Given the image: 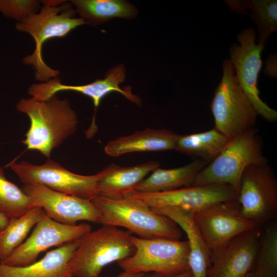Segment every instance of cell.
Returning a JSON list of instances; mask_svg holds the SVG:
<instances>
[{
  "mask_svg": "<svg viewBox=\"0 0 277 277\" xmlns=\"http://www.w3.org/2000/svg\"><path fill=\"white\" fill-rule=\"evenodd\" d=\"M179 135L168 129L147 128L110 141L104 151L109 156L118 157L132 152L175 150Z\"/></svg>",
  "mask_w": 277,
  "mask_h": 277,
  "instance_id": "obj_20",
  "label": "cell"
},
{
  "mask_svg": "<svg viewBox=\"0 0 277 277\" xmlns=\"http://www.w3.org/2000/svg\"><path fill=\"white\" fill-rule=\"evenodd\" d=\"M87 223L69 225L44 216L35 225L29 237L1 263L23 267L36 261L39 254L48 249L82 239L91 231Z\"/></svg>",
  "mask_w": 277,
  "mask_h": 277,
  "instance_id": "obj_11",
  "label": "cell"
},
{
  "mask_svg": "<svg viewBox=\"0 0 277 277\" xmlns=\"http://www.w3.org/2000/svg\"><path fill=\"white\" fill-rule=\"evenodd\" d=\"M236 201L242 215L259 227L276 217L277 180L268 163L245 169Z\"/></svg>",
  "mask_w": 277,
  "mask_h": 277,
  "instance_id": "obj_8",
  "label": "cell"
},
{
  "mask_svg": "<svg viewBox=\"0 0 277 277\" xmlns=\"http://www.w3.org/2000/svg\"><path fill=\"white\" fill-rule=\"evenodd\" d=\"M91 201L101 212L102 225L123 227L144 239L180 240L182 236L181 229L174 221L133 196L122 199L97 196Z\"/></svg>",
  "mask_w": 277,
  "mask_h": 277,
  "instance_id": "obj_3",
  "label": "cell"
},
{
  "mask_svg": "<svg viewBox=\"0 0 277 277\" xmlns=\"http://www.w3.org/2000/svg\"><path fill=\"white\" fill-rule=\"evenodd\" d=\"M39 6V1L36 0H0V12L21 22L37 13Z\"/></svg>",
  "mask_w": 277,
  "mask_h": 277,
  "instance_id": "obj_28",
  "label": "cell"
},
{
  "mask_svg": "<svg viewBox=\"0 0 277 277\" xmlns=\"http://www.w3.org/2000/svg\"><path fill=\"white\" fill-rule=\"evenodd\" d=\"M205 165V162L197 160L175 168L158 167L143 180L135 192L156 193L192 186L196 175Z\"/></svg>",
  "mask_w": 277,
  "mask_h": 277,
  "instance_id": "obj_21",
  "label": "cell"
},
{
  "mask_svg": "<svg viewBox=\"0 0 277 277\" xmlns=\"http://www.w3.org/2000/svg\"><path fill=\"white\" fill-rule=\"evenodd\" d=\"M22 190L32 207L42 208L46 215L61 224L74 225L80 221L101 224V214L91 201L51 190L43 185L24 184Z\"/></svg>",
  "mask_w": 277,
  "mask_h": 277,
  "instance_id": "obj_13",
  "label": "cell"
},
{
  "mask_svg": "<svg viewBox=\"0 0 277 277\" xmlns=\"http://www.w3.org/2000/svg\"><path fill=\"white\" fill-rule=\"evenodd\" d=\"M215 127L232 139L254 127L258 113L235 76L229 59L223 64V76L210 105Z\"/></svg>",
  "mask_w": 277,
  "mask_h": 277,
  "instance_id": "obj_6",
  "label": "cell"
},
{
  "mask_svg": "<svg viewBox=\"0 0 277 277\" xmlns=\"http://www.w3.org/2000/svg\"><path fill=\"white\" fill-rule=\"evenodd\" d=\"M230 139L215 128L206 131L179 135L175 150L210 163L223 151Z\"/></svg>",
  "mask_w": 277,
  "mask_h": 277,
  "instance_id": "obj_22",
  "label": "cell"
},
{
  "mask_svg": "<svg viewBox=\"0 0 277 277\" xmlns=\"http://www.w3.org/2000/svg\"><path fill=\"white\" fill-rule=\"evenodd\" d=\"M252 270L264 277H277V224L269 222L261 234L255 262Z\"/></svg>",
  "mask_w": 277,
  "mask_h": 277,
  "instance_id": "obj_27",
  "label": "cell"
},
{
  "mask_svg": "<svg viewBox=\"0 0 277 277\" xmlns=\"http://www.w3.org/2000/svg\"><path fill=\"white\" fill-rule=\"evenodd\" d=\"M193 219L210 251L259 227L242 215L236 200L213 204L194 213Z\"/></svg>",
  "mask_w": 277,
  "mask_h": 277,
  "instance_id": "obj_12",
  "label": "cell"
},
{
  "mask_svg": "<svg viewBox=\"0 0 277 277\" xmlns=\"http://www.w3.org/2000/svg\"><path fill=\"white\" fill-rule=\"evenodd\" d=\"M129 231L102 225L81 239L69 263L72 277H98L107 265L133 254L135 247Z\"/></svg>",
  "mask_w": 277,
  "mask_h": 277,
  "instance_id": "obj_4",
  "label": "cell"
},
{
  "mask_svg": "<svg viewBox=\"0 0 277 277\" xmlns=\"http://www.w3.org/2000/svg\"><path fill=\"white\" fill-rule=\"evenodd\" d=\"M250 9V15L257 25L259 37L256 43L265 46L270 35L277 30V1L276 0L237 1V12L247 13L246 9Z\"/></svg>",
  "mask_w": 277,
  "mask_h": 277,
  "instance_id": "obj_25",
  "label": "cell"
},
{
  "mask_svg": "<svg viewBox=\"0 0 277 277\" xmlns=\"http://www.w3.org/2000/svg\"><path fill=\"white\" fill-rule=\"evenodd\" d=\"M9 221V220L0 212V232L6 227Z\"/></svg>",
  "mask_w": 277,
  "mask_h": 277,
  "instance_id": "obj_31",
  "label": "cell"
},
{
  "mask_svg": "<svg viewBox=\"0 0 277 277\" xmlns=\"http://www.w3.org/2000/svg\"><path fill=\"white\" fill-rule=\"evenodd\" d=\"M244 277H264L260 274L255 271L253 270H251L248 273H247Z\"/></svg>",
  "mask_w": 277,
  "mask_h": 277,
  "instance_id": "obj_32",
  "label": "cell"
},
{
  "mask_svg": "<svg viewBox=\"0 0 277 277\" xmlns=\"http://www.w3.org/2000/svg\"><path fill=\"white\" fill-rule=\"evenodd\" d=\"M32 207L29 196L7 179L0 167V212L10 220L22 216Z\"/></svg>",
  "mask_w": 277,
  "mask_h": 277,
  "instance_id": "obj_26",
  "label": "cell"
},
{
  "mask_svg": "<svg viewBox=\"0 0 277 277\" xmlns=\"http://www.w3.org/2000/svg\"><path fill=\"white\" fill-rule=\"evenodd\" d=\"M260 227L243 232L210 251L207 277H244L254 265Z\"/></svg>",
  "mask_w": 277,
  "mask_h": 277,
  "instance_id": "obj_14",
  "label": "cell"
},
{
  "mask_svg": "<svg viewBox=\"0 0 277 277\" xmlns=\"http://www.w3.org/2000/svg\"><path fill=\"white\" fill-rule=\"evenodd\" d=\"M44 6L38 13L16 24L17 31L30 34L35 43L33 53L23 60L24 64L32 65L35 77L45 82L57 77L60 73L46 64L42 56V47L48 40L63 37L80 26L87 24L85 19L74 17L76 13L71 4L65 1H43Z\"/></svg>",
  "mask_w": 277,
  "mask_h": 277,
  "instance_id": "obj_2",
  "label": "cell"
},
{
  "mask_svg": "<svg viewBox=\"0 0 277 277\" xmlns=\"http://www.w3.org/2000/svg\"><path fill=\"white\" fill-rule=\"evenodd\" d=\"M134 252L118 262L123 271L173 276L189 270L187 241L132 236Z\"/></svg>",
  "mask_w": 277,
  "mask_h": 277,
  "instance_id": "obj_7",
  "label": "cell"
},
{
  "mask_svg": "<svg viewBox=\"0 0 277 277\" xmlns=\"http://www.w3.org/2000/svg\"><path fill=\"white\" fill-rule=\"evenodd\" d=\"M144 277H193L192 274L190 270H187L181 274L173 276H164L160 274L152 272L151 274H145Z\"/></svg>",
  "mask_w": 277,
  "mask_h": 277,
  "instance_id": "obj_29",
  "label": "cell"
},
{
  "mask_svg": "<svg viewBox=\"0 0 277 277\" xmlns=\"http://www.w3.org/2000/svg\"><path fill=\"white\" fill-rule=\"evenodd\" d=\"M81 239L61 245L26 266L14 267L0 263V277H72L69 263Z\"/></svg>",
  "mask_w": 277,
  "mask_h": 277,
  "instance_id": "obj_18",
  "label": "cell"
},
{
  "mask_svg": "<svg viewBox=\"0 0 277 277\" xmlns=\"http://www.w3.org/2000/svg\"><path fill=\"white\" fill-rule=\"evenodd\" d=\"M9 166L24 184H39L57 192L90 201L98 195L99 173L90 175L75 174L49 159L41 165L22 161L12 163Z\"/></svg>",
  "mask_w": 277,
  "mask_h": 277,
  "instance_id": "obj_10",
  "label": "cell"
},
{
  "mask_svg": "<svg viewBox=\"0 0 277 277\" xmlns=\"http://www.w3.org/2000/svg\"><path fill=\"white\" fill-rule=\"evenodd\" d=\"M159 166L157 161L128 167L111 164L98 172L97 196L111 199L126 197L135 191L148 173Z\"/></svg>",
  "mask_w": 277,
  "mask_h": 277,
  "instance_id": "obj_17",
  "label": "cell"
},
{
  "mask_svg": "<svg viewBox=\"0 0 277 277\" xmlns=\"http://www.w3.org/2000/svg\"><path fill=\"white\" fill-rule=\"evenodd\" d=\"M126 77V71L123 65L121 64L111 69L103 80H96L91 83L82 85L63 84L61 80L53 78L47 82L32 85L28 89V93L32 97L38 101H46L61 91H71L76 92L88 97L93 101L95 111L92 122L87 132L94 134L97 131L95 123V110L101 100L108 94L117 92L123 94L126 98L138 105H141L140 98L133 94L129 89H122L120 85Z\"/></svg>",
  "mask_w": 277,
  "mask_h": 277,
  "instance_id": "obj_15",
  "label": "cell"
},
{
  "mask_svg": "<svg viewBox=\"0 0 277 277\" xmlns=\"http://www.w3.org/2000/svg\"><path fill=\"white\" fill-rule=\"evenodd\" d=\"M16 109L27 114L30 121L22 143L27 150L37 151L48 159L53 149L77 130V117L70 102L56 95L44 101L22 98Z\"/></svg>",
  "mask_w": 277,
  "mask_h": 277,
  "instance_id": "obj_1",
  "label": "cell"
},
{
  "mask_svg": "<svg viewBox=\"0 0 277 277\" xmlns=\"http://www.w3.org/2000/svg\"><path fill=\"white\" fill-rule=\"evenodd\" d=\"M45 215L42 208L33 207L22 216L9 220L6 227L0 232V263L24 242L32 228Z\"/></svg>",
  "mask_w": 277,
  "mask_h": 277,
  "instance_id": "obj_24",
  "label": "cell"
},
{
  "mask_svg": "<svg viewBox=\"0 0 277 277\" xmlns=\"http://www.w3.org/2000/svg\"><path fill=\"white\" fill-rule=\"evenodd\" d=\"M151 209L153 212L172 220L184 231L187 237L189 248V270L193 277H207L210 251L196 226L194 213L170 206Z\"/></svg>",
  "mask_w": 277,
  "mask_h": 277,
  "instance_id": "obj_19",
  "label": "cell"
},
{
  "mask_svg": "<svg viewBox=\"0 0 277 277\" xmlns=\"http://www.w3.org/2000/svg\"><path fill=\"white\" fill-rule=\"evenodd\" d=\"M262 142L255 127L230 139L220 154L197 174L192 186L226 184L238 192L245 169L266 163Z\"/></svg>",
  "mask_w": 277,
  "mask_h": 277,
  "instance_id": "obj_5",
  "label": "cell"
},
{
  "mask_svg": "<svg viewBox=\"0 0 277 277\" xmlns=\"http://www.w3.org/2000/svg\"><path fill=\"white\" fill-rule=\"evenodd\" d=\"M256 32L252 28L242 30L238 35L240 45L230 47V61L236 78L258 115L270 122L277 120V112L260 97L258 79L262 65L261 52L264 45L256 43Z\"/></svg>",
  "mask_w": 277,
  "mask_h": 277,
  "instance_id": "obj_9",
  "label": "cell"
},
{
  "mask_svg": "<svg viewBox=\"0 0 277 277\" xmlns=\"http://www.w3.org/2000/svg\"><path fill=\"white\" fill-rule=\"evenodd\" d=\"M130 195L139 199L150 208L175 207L195 213L216 203L236 200L237 192L229 185L214 184L156 193L134 191Z\"/></svg>",
  "mask_w": 277,
  "mask_h": 277,
  "instance_id": "obj_16",
  "label": "cell"
},
{
  "mask_svg": "<svg viewBox=\"0 0 277 277\" xmlns=\"http://www.w3.org/2000/svg\"><path fill=\"white\" fill-rule=\"evenodd\" d=\"M145 275L144 273H129L123 271L115 277H144Z\"/></svg>",
  "mask_w": 277,
  "mask_h": 277,
  "instance_id": "obj_30",
  "label": "cell"
},
{
  "mask_svg": "<svg viewBox=\"0 0 277 277\" xmlns=\"http://www.w3.org/2000/svg\"><path fill=\"white\" fill-rule=\"evenodd\" d=\"M75 11L87 23L98 25L112 18H134L137 10L130 3L122 0H72Z\"/></svg>",
  "mask_w": 277,
  "mask_h": 277,
  "instance_id": "obj_23",
  "label": "cell"
}]
</instances>
